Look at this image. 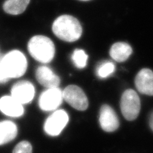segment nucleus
<instances>
[{
	"label": "nucleus",
	"instance_id": "20",
	"mask_svg": "<svg viewBox=\"0 0 153 153\" xmlns=\"http://www.w3.org/2000/svg\"><path fill=\"white\" fill-rule=\"evenodd\" d=\"M149 125L152 130L153 131V112L151 114L150 118H149Z\"/></svg>",
	"mask_w": 153,
	"mask_h": 153
},
{
	"label": "nucleus",
	"instance_id": "17",
	"mask_svg": "<svg viewBox=\"0 0 153 153\" xmlns=\"http://www.w3.org/2000/svg\"><path fill=\"white\" fill-rule=\"evenodd\" d=\"M115 65L111 61H105L99 65L97 70V74L98 77L105 79L112 75L115 71Z\"/></svg>",
	"mask_w": 153,
	"mask_h": 153
},
{
	"label": "nucleus",
	"instance_id": "12",
	"mask_svg": "<svg viewBox=\"0 0 153 153\" xmlns=\"http://www.w3.org/2000/svg\"><path fill=\"white\" fill-rule=\"evenodd\" d=\"M36 78L38 82L47 88H58L60 84V78L46 66L38 67L36 71Z\"/></svg>",
	"mask_w": 153,
	"mask_h": 153
},
{
	"label": "nucleus",
	"instance_id": "18",
	"mask_svg": "<svg viewBox=\"0 0 153 153\" xmlns=\"http://www.w3.org/2000/svg\"><path fill=\"white\" fill-rule=\"evenodd\" d=\"M13 153H32L31 144L26 140L19 142L13 149Z\"/></svg>",
	"mask_w": 153,
	"mask_h": 153
},
{
	"label": "nucleus",
	"instance_id": "6",
	"mask_svg": "<svg viewBox=\"0 0 153 153\" xmlns=\"http://www.w3.org/2000/svg\"><path fill=\"white\" fill-rule=\"evenodd\" d=\"M69 121L68 115L64 110H58L48 117L44 124V131L49 136L59 135Z\"/></svg>",
	"mask_w": 153,
	"mask_h": 153
},
{
	"label": "nucleus",
	"instance_id": "8",
	"mask_svg": "<svg viewBox=\"0 0 153 153\" xmlns=\"http://www.w3.org/2000/svg\"><path fill=\"white\" fill-rule=\"evenodd\" d=\"M35 89L34 85L29 81L22 80L16 83L11 89V96L21 104L31 102L34 98Z\"/></svg>",
	"mask_w": 153,
	"mask_h": 153
},
{
	"label": "nucleus",
	"instance_id": "9",
	"mask_svg": "<svg viewBox=\"0 0 153 153\" xmlns=\"http://www.w3.org/2000/svg\"><path fill=\"white\" fill-rule=\"evenodd\" d=\"M100 124L106 132H113L119 128V121L114 109L108 105H103L100 111Z\"/></svg>",
	"mask_w": 153,
	"mask_h": 153
},
{
	"label": "nucleus",
	"instance_id": "21",
	"mask_svg": "<svg viewBox=\"0 0 153 153\" xmlns=\"http://www.w3.org/2000/svg\"><path fill=\"white\" fill-rule=\"evenodd\" d=\"M80 1H89V0H80Z\"/></svg>",
	"mask_w": 153,
	"mask_h": 153
},
{
	"label": "nucleus",
	"instance_id": "4",
	"mask_svg": "<svg viewBox=\"0 0 153 153\" xmlns=\"http://www.w3.org/2000/svg\"><path fill=\"white\" fill-rule=\"evenodd\" d=\"M140 100L133 89H127L121 99V111L126 119L133 121L138 117L140 111Z\"/></svg>",
	"mask_w": 153,
	"mask_h": 153
},
{
	"label": "nucleus",
	"instance_id": "3",
	"mask_svg": "<svg viewBox=\"0 0 153 153\" xmlns=\"http://www.w3.org/2000/svg\"><path fill=\"white\" fill-rule=\"evenodd\" d=\"M1 63L9 79L19 78L26 73L27 62L22 52L13 50L2 56Z\"/></svg>",
	"mask_w": 153,
	"mask_h": 153
},
{
	"label": "nucleus",
	"instance_id": "7",
	"mask_svg": "<svg viewBox=\"0 0 153 153\" xmlns=\"http://www.w3.org/2000/svg\"><path fill=\"white\" fill-rule=\"evenodd\" d=\"M63 100V91L59 88H48L41 94L38 105L42 111H52L60 106Z\"/></svg>",
	"mask_w": 153,
	"mask_h": 153
},
{
	"label": "nucleus",
	"instance_id": "16",
	"mask_svg": "<svg viewBox=\"0 0 153 153\" xmlns=\"http://www.w3.org/2000/svg\"><path fill=\"white\" fill-rule=\"evenodd\" d=\"M88 59V54H86L85 51L82 49H75L71 56V60L74 64L76 68L79 69L85 68L87 65Z\"/></svg>",
	"mask_w": 153,
	"mask_h": 153
},
{
	"label": "nucleus",
	"instance_id": "13",
	"mask_svg": "<svg viewBox=\"0 0 153 153\" xmlns=\"http://www.w3.org/2000/svg\"><path fill=\"white\" fill-rule=\"evenodd\" d=\"M110 56L119 63L126 61L132 54L131 46L125 42H117L110 49Z\"/></svg>",
	"mask_w": 153,
	"mask_h": 153
},
{
	"label": "nucleus",
	"instance_id": "19",
	"mask_svg": "<svg viewBox=\"0 0 153 153\" xmlns=\"http://www.w3.org/2000/svg\"><path fill=\"white\" fill-rule=\"evenodd\" d=\"M3 55H0V84L5 83L9 80V78L4 72V69L3 68L2 63H1V58Z\"/></svg>",
	"mask_w": 153,
	"mask_h": 153
},
{
	"label": "nucleus",
	"instance_id": "1",
	"mask_svg": "<svg viewBox=\"0 0 153 153\" xmlns=\"http://www.w3.org/2000/svg\"><path fill=\"white\" fill-rule=\"evenodd\" d=\"M52 30L57 38L67 42L78 40L82 34V27L78 19L70 15L57 17L52 24Z\"/></svg>",
	"mask_w": 153,
	"mask_h": 153
},
{
	"label": "nucleus",
	"instance_id": "14",
	"mask_svg": "<svg viewBox=\"0 0 153 153\" xmlns=\"http://www.w3.org/2000/svg\"><path fill=\"white\" fill-rule=\"evenodd\" d=\"M16 124L10 121H0V146L12 141L17 135Z\"/></svg>",
	"mask_w": 153,
	"mask_h": 153
},
{
	"label": "nucleus",
	"instance_id": "2",
	"mask_svg": "<svg viewBox=\"0 0 153 153\" xmlns=\"http://www.w3.org/2000/svg\"><path fill=\"white\" fill-rule=\"evenodd\" d=\"M29 53L38 62L50 63L54 59L56 49L53 42L43 35L33 36L27 44Z\"/></svg>",
	"mask_w": 153,
	"mask_h": 153
},
{
	"label": "nucleus",
	"instance_id": "5",
	"mask_svg": "<svg viewBox=\"0 0 153 153\" xmlns=\"http://www.w3.org/2000/svg\"><path fill=\"white\" fill-rule=\"evenodd\" d=\"M63 97L70 106L80 111L88 107V100L83 90L75 85H70L63 90Z\"/></svg>",
	"mask_w": 153,
	"mask_h": 153
},
{
	"label": "nucleus",
	"instance_id": "15",
	"mask_svg": "<svg viewBox=\"0 0 153 153\" xmlns=\"http://www.w3.org/2000/svg\"><path fill=\"white\" fill-rule=\"evenodd\" d=\"M30 0H7L4 3V11L10 15L17 16L26 10Z\"/></svg>",
	"mask_w": 153,
	"mask_h": 153
},
{
	"label": "nucleus",
	"instance_id": "11",
	"mask_svg": "<svg viewBox=\"0 0 153 153\" xmlns=\"http://www.w3.org/2000/svg\"><path fill=\"white\" fill-rule=\"evenodd\" d=\"M0 111L6 116L12 117H21L25 112L22 104L12 96H4L0 98Z\"/></svg>",
	"mask_w": 153,
	"mask_h": 153
},
{
	"label": "nucleus",
	"instance_id": "10",
	"mask_svg": "<svg viewBox=\"0 0 153 153\" xmlns=\"http://www.w3.org/2000/svg\"><path fill=\"white\" fill-rule=\"evenodd\" d=\"M135 83L138 92L142 94L153 96V71L143 68L137 75Z\"/></svg>",
	"mask_w": 153,
	"mask_h": 153
}]
</instances>
